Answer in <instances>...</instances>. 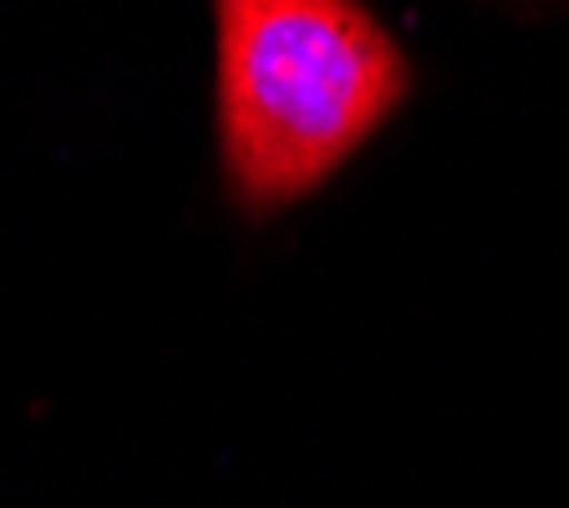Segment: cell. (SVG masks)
<instances>
[{
    "label": "cell",
    "mask_w": 569,
    "mask_h": 508,
    "mask_svg": "<svg viewBox=\"0 0 569 508\" xmlns=\"http://www.w3.org/2000/svg\"><path fill=\"white\" fill-rule=\"evenodd\" d=\"M402 97L407 57L367 6H219V142L249 209H280L320 189Z\"/></svg>",
    "instance_id": "cell-1"
}]
</instances>
